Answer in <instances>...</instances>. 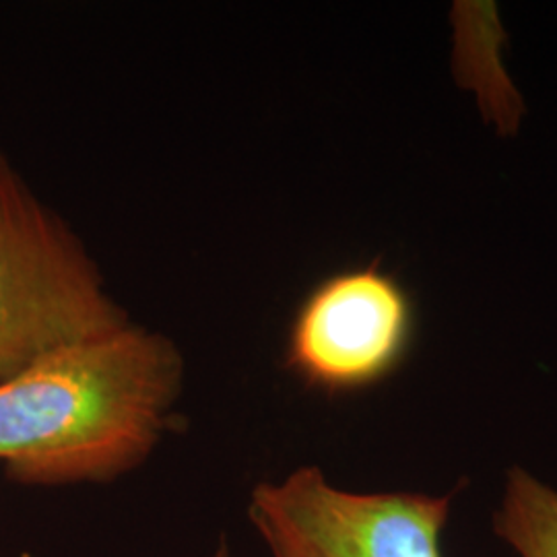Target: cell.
Wrapping results in <instances>:
<instances>
[{
  "mask_svg": "<svg viewBox=\"0 0 557 557\" xmlns=\"http://www.w3.org/2000/svg\"><path fill=\"white\" fill-rule=\"evenodd\" d=\"M176 341L135 322L0 380V465L27 487L106 485L140 469L184 391Z\"/></svg>",
  "mask_w": 557,
  "mask_h": 557,
  "instance_id": "cell-1",
  "label": "cell"
},
{
  "mask_svg": "<svg viewBox=\"0 0 557 557\" xmlns=\"http://www.w3.org/2000/svg\"><path fill=\"white\" fill-rule=\"evenodd\" d=\"M450 496L358 494L335 487L319 467L260 481L248 520L271 557H442Z\"/></svg>",
  "mask_w": 557,
  "mask_h": 557,
  "instance_id": "cell-3",
  "label": "cell"
},
{
  "mask_svg": "<svg viewBox=\"0 0 557 557\" xmlns=\"http://www.w3.org/2000/svg\"><path fill=\"white\" fill-rule=\"evenodd\" d=\"M211 557H232V554H230V547H227V543H225V541H221L220 545H218V549L213 552V556Z\"/></svg>",
  "mask_w": 557,
  "mask_h": 557,
  "instance_id": "cell-6",
  "label": "cell"
},
{
  "mask_svg": "<svg viewBox=\"0 0 557 557\" xmlns=\"http://www.w3.org/2000/svg\"><path fill=\"white\" fill-rule=\"evenodd\" d=\"M494 531L520 557H557L556 490L524 469H510Z\"/></svg>",
  "mask_w": 557,
  "mask_h": 557,
  "instance_id": "cell-5",
  "label": "cell"
},
{
  "mask_svg": "<svg viewBox=\"0 0 557 557\" xmlns=\"http://www.w3.org/2000/svg\"><path fill=\"white\" fill-rule=\"evenodd\" d=\"M126 324L77 232L0 149V380Z\"/></svg>",
  "mask_w": 557,
  "mask_h": 557,
  "instance_id": "cell-2",
  "label": "cell"
},
{
  "mask_svg": "<svg viewBox=\"0 0 557 557\" xmlns=\"http://www.w3.org/2000/svg\"><path fill=\"white\" fill-rule=\"evenodd\" d=\"M416 331L411 292L374 260L337 271L308 292L287 333L285 361L310 388L358 393L397 372Z\"/></svg>",
  "mask_w": 557,
  "mask_h": 557,
  "instance_id": "cell-4",
  "label": "cell"
}]
</instances>
